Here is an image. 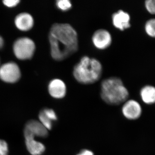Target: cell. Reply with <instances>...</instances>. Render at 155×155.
Instances as JSON below:
<instances>
[{
	"mask_svg": "<svg viewBox=\"0 0 155 155\" xmlns=\"http://www.w3.org/2000/svg\"><path fill=\"white\" fill-rule=\"evenodd\" d=\"M20 2L19 0H5L3 1V3L6 7L9 8H14Z\"/></svg>",
	"mask_w": 155,
	"mask_h": 155,
	"instance_id": "20",
	"label": "cell"
},
{
	"mask_svg": "<svg viewBox=\"0 0 155 155\" xmlns=\"http://www.w3.org/2000/svg\"><path fill=\"white\" fill-rule=\"evenodd\" d=\"M8 146L5 140L0 139V155L8 154Z\"/></svg>",
	"mask_w": 155,
	"mask_h": 155,
	"instance_id": "19",
	"label": "cell"
},
{
	"mask_svg": "<svg viewBox=\"0 0 155 155\" xmlns=\"http://www.w3.org/2000/svg\"><path fill=\"white\" fill-rule=\"evenodd\" d=\"M4 44H5V41H4V39L0 35V49L2 48Z\"/></svg>",
	"mask_w": 155,
	"mask_h": 155,
	"instance_id": "22",
	"label": "cell"
},
{
	"mask_svg": "<svg viewBox=\"0 0 155 155\" xmlns=\"http://www.w3.org/2000/svg\"><path fill=\"white\" fill-rule=\"evenodd\" d=\"M41 111L45 114V116L53 122H55L58 120V117L57 114L53 109L46 108L43 109Z\"/></svg>",
	"mask_w": 155,
	"mask_h": 155,
	"instance_id": "17",
	"label": "cell"
},
{
	"mask_svg": "<svg viewBox=\"0 0 155 155\" xmlns=\"http://www.w3.org/2000/svg\"><path fill=\"white\" fill-rule=\"evenodd\" d=\"M144 30L147 35L155 38V18L147 20L144 25Z\"/></svg>",
	"mask_w": 155,
	"mask_h": 155,
	"instance_id": "14",
	"label": "cell"
},
{
	"mask_svg": "<svg viewBox=\"0 0 155 155\" xmlns=\"http://www.w3.org/2000/svg\"><path fill=\"white\" fill-rule=\"evenodd\" d=\"M48 91L50 96L54 98L62 99L67 95V85L61 79L55 78L51 81L49 83Z\"/></svg>",
	"mask_w": 155,
	"mask_h": 155,
	"instance_id": "9",
	"label": "cell"
},
{
	"mask_svg": "<svg viewBox=\"0 0 155 155\" xmlns=\"http://www.w3.org/2000/svg\"><path fill=\"white\" fill-rule=\"evenodd\" d=\"M144 5L150 14L155 15V0H147L145 2Z\"/></svg>",
	"mask_w": 155,
	"mask_h": 155,
	"instance_id": "18",
	"label": "cell"
},
{
	"mask_svg": "<svg viewBox=\"0 0 155 155\" xmlns=\"http://www.w3.org/2000/svg\"><path fill=\"white\" fill-rule=\"evenodd\" d=\"M13 49L17 59L25 61L32 58L35 52V45L33 41L29 38H20L14 42Z\"/></svg>",
	"mask_w": 155,
	"mask_h": 155,
	"instance_id": "4",
	"label": "cell"
},
{
	"mask_svg": "<svg viewBox=\"0 0 155 155\" xmlns=\"http://www.w3.org/2000/svg\"><path fill=\"white\" fill-rule=\"evenodd\" d=\"M112 19L114 27L122 31L130 28L131 26L130 15L123 10H119L113 14Z\"/></svg>",
	"mask_w": 155,
	"mask_h": 155,
	"instance_id": "10",
	"label": "cell"
},
{
	"mask_svg": "<svg viewBox=\"0 0 155 155\" xmlns=\"http://www.w3.org/2000/svg\"><path fill=\"white\" fill-rule=\"evenodd\" d=\"M21 75L20 68L14 62H8L0 67V79L6 83H16Z\"/></svg>",
	"mask_w": 155,
	"mask_h": 155,
	"instance_id": "5",
	"label": "cell"
},
{
	"mask_svg": "<svg viewBox=\"0 0 155 155\" xmlns=\"http://www.w3.org/2000/svg\"><path fill=\"white\" fill-rule=\"evenodd\" d=\"M56 5L58 9L63 11H69L72 8V3L69 0H58Z\"/></svg>",
	"mask_w": 155,
	"mask_h": 155,
	"instance_id": "15",
	"label": "cell"
},
{
	"mask_svg": "<svg viewBox=\"0 0 155 155\" xmlns=\"http://www.w3.org/2000/svg\"><path fill=\"white\" fill-rule=\"evenodd\" d=\"M26 148L32 155H41L45 151V145L40 142L37 141L35 137L31 136H24Z\"/></svg>",
	"mask_w": 155,
	"mask_h": 155,
	"instance_id": "12",
	"label": "cell"
},
{
	"mask_svg": "<svg viewBox=\"0 0 155 155\" xmlns=\"http://www.w3.org/2000/svg\"><path fill=\"white\" fill-rule=\"evenodd\" d=\"M38 118L39 122L45 126L48 130H51L53 127V122L48 119L45 116V114L41 110L40 112L38 115Z\"/></svg>",
	"mask_w": 155,
	"mask_h": 155,
	"instance_id": "16",
	"label": "cell"
},
{
	"mask_svg": "<svg viewBox=\"0 0 155 155\" xmlns=\"http://www.w3.org/2000/svg\"><path fill=\"white\" fill-rule=\"evenodd\" d=\"M49 130L39 121L31 120L25 124L24 130V135H31L45 138L49 134Z\"/></svg>",
	"mask_w": 155,
	"mask_h": 155,
	"instance_id": "8",
	"label": "cell"
},
{
	"mask_svg": "<svg viewBox=\"0 0 155 155\" xmlns=\"http://www.w3.org/2000/svg\"><path fill=\"white\" fill-rule=\"evenodd\" d=\"M49 41L51 56L56 61H64L78 49L77 31L69 23L53 24L50 29Z\"/></svg>",
	"mask_w": 155,
	"mask_h": 155,
	"instance_id": "1",
	"label": "cell"
},
{
	"mask_svg": "<svg viewBox=\"0 0 155 155\" xmlns=\"http://www.w3.org/2000/svg\"><path fill=\"white\" fill-rule=\"evenodd\" d=\"M140 94L144 104L147 105L155 104V87L151 85H145L140 90Z\"/></svg>",
	"mask_w": 155,
	"mask_h": 155,
	"instance_id": "13",
	"label": "cell"
},
{
	"mask_svg": "<svg viewBox=\"0 0 155 155\" xmlns=\"http://www.w3.org/2000/svg\"><path fill=\"white\" fill-rule=\"evenodd\" d=\"M76 155H94V153L92 151L88 149H83L80 151Z\"/></svg>",
	"mask_w": 155,
	"mask_h": 155,
	"instance_id": "21",
	"label": "cell"
},
{
	"mask_svg": "<svg viewBox=\"0 0 155 155\" xmlns=\"http://www.w3.org/2000/svg\"><path fill=\"white\" fill-rule=\"evenodd\" d=\"M92 41L97 48L106 49L112 44V35L108 30L101 28L96 31L93 34Z\"/></svg>",
	"mask_w": 155,
	"mask_h": 155,
	"instance_id": "7",
	"label": "cell"
},
{
	"mask_svg": "<svg viewBox=\"0 0 155 155\" xmlns=\"http://www.w3.org/2000/svg\"><path fill=\"white\" fill-rule=\"evenodd\" d=\"M121 112L125 119L134 121L141 116L142 108L140 104L136 100L127 99L123 103Z\"/></svg>",
	"mask_w": 155,
	"mask_h": 155,
	"instance_id": "6",
	"label": "cell"
},
{
	"mask_svg": "<svg viewBox=\"0 0 155 155\" xmlns=\"http://www.w3.org/2000/svg\"><path fill=\"white\" fill-rule=\"evenodd\" d=\"M101 98L106 104L119 105L128 99L129 93L119 78L111 77L102 81L100 91Z\"/></svg>",
	"mask_w": 155,
	"mask_h": 155,
	"instance_id": "3",
	"label": "cell"
},
{
	"mask_svg": "<svg viewBox=\"0 0 155 155\" xmlns=\"http://www.w3.org/2000/svg\"><path fill=\"white\" fill-rule=\"evenodd\" d=\"M14 23L16 27L21 31L30 30L33 27L34 21L33 17L27 13H20L15 17Z\"/></svg>",
	"mask_w": 155,
	"mask_h": 155,
	"instance_id": "11",
	"label": "cell"
},
{
	"mask_svg": "<svg viewBox=\"0 0 155 155\" xmlns=\"http://www.w3.org/2000/svg\"><path fill=\"white\" fill-rule=\"evenodd\" d=\"M102 72V65L97 59L85 56L74 66L72 73L78 83L90 84L99 80Z\"/></svg>",
	"mask_w": 155,
	"mask_h": 155,
	"instance_id": "2",
	"label": "cell"
}]
</instances>
